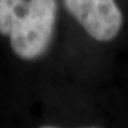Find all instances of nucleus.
<instances>
[{"label":"nucleus","instance_id":"f257e3e1","mask_svg":"<svg viewBox=\"0 0 128 128\" xmlns=\"http://www.w3.org/2000/svg\"><path fill=\"white\" fill-rule=\"evenodd\" d=\"M56 13V0H0V33L18 58L34 60L51 43Z\"/></svg>","mask_w":128,"mask_h":128},{"label":"nucleus","instance_id":"f03ea898","mask_svg":"<svg viewBox=\"0 0 128 128\" xmlns=\"http://www.w3.org/2000/svg\"><path fill=\"white\" fill-rule=\"evenodd\" d=\"M68 12L92 38L100 42L114 39L123 25L115 0H64Z\"/></svg>","mask_w":128,"mask_h":128}]
</instances>
